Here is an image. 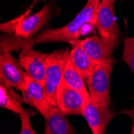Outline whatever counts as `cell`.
<instances>
[{
	"mask_svg": "<svg viewBox=\"0 0 134 134\" xmlns=\"http://www.w3.org/2000/svg\"><path fill=\"white\" fill-rule=\"evenodd\" d=\"M100 1L101 0H87L83 9L69 23L59 28L43 31L35 38V43L66 42L70 43L78 40L85 25L93 24L95 26L97 10Z\"/></svg>",
	"mask_w": 134,
	"mask_h": 134,
	"instance_id": "6da1fadb",
	"label": "cell"
},
{
	"mask_svg": "<svg viewBox=\"0 0 134 134\" xmlns=\"http://www.w3.org/2000/svg\"><path fill=\"white\" fill-rule=\"evenodd\" d=\"M114 0H101L97 10L95 27L110 52L120 43V31L116 20Z\"/></svg>",
	"mask_w": 134,
	"mask_h": 134,
	"instance_id": "7a4b0ae2",
	"label": "cell"
},
{
	"mask_svg": "<svg viewBox=\"0 0 134 134\" xmlns=\"http://www.w3.org/2000/svg\"><path fill=\"white\" fill-rule=\"evenodd\" d=\"M70 51L57 50L48 54L43 88L46 98L52 107H56V93L68 59Z\"/></svg>",
	"mask_w": 134,
	"mask_h": 134,
	"instance_id": "3957f363",
	"label": "cell"
},
{
	"mask_svg": "<svg viewBox=\"0 0 134 134\" xmlns=\"http://www.w3.org/2000/svg\"><path fill=\"white\" fill-rule=\"evenodd\" d=\"M113 67L95 66L90 76L85 80L88 86L90 99L104 108L110 104V78Z\"/></svg>",
	"mask_w": 134,
	"mask_h": 134,
	"instance_id": "277c9868",
	"label": "cell"
},
{
	"mask_svg": "<svg viewBox=\"0 0 134 134\" xmlns=\"http://www.w3.org/2000/svg\"><path fill=\"white\" fill-rule=\"evenodd\" d=\"M27 74L10 52H0V83L23 92Z\"/></svg>",
	"mask_w": 134,
	"mask_h": 134,
	"instance_id": "5b68a950",
	"label": "cell"
},
{
	"mask_svg": "<svg viewBox=\"0 0 134 134\" xmlns=\"http://www.w3.org/2000/svg\"><path fill=\"white\" fill-rule=\"evenodd\" d=\"M89 97L67 86L61 81L56 93V108L65 116H83L85 104Z\"/></svg>",
	"mask_w": 134,
	"mask_h": 134,
	"instance_id": "8992f818",
	"label": "cell"
},
{
	"mask_svg": "<svg viewBox=\"0 0 134 134\" xmlns=\"http://www.w3.org/2000/svg\"><path fill=\"white\" fill-rule=\"evenodd\" d=\"M48 54L33 50L32 47L24 49L19 52V63L25 72L32 80L44 84L46 61Z\"/></svg>",
	"mask_w": 134,
	"mask_h": 134,
	"instance_id": "52a82bcc",
	"label": "cell"
},
{
	"mask_svg": "<svg viewBox=\"0 0 134 134\" xmlns=\"http://www.w3.org/2000/svg\"><path fill=\"white\" fill-rule=\"evenodd\" d=\"M118 113L110 110V108H104L92 102L90 99L85 104L83 116L92 134H104L108 125L114 118Z\"/></svg>",
	"mask_w": 134,
	"mask_h": 134,
	"instance_id": "ba28073f",
	"label": "cell"
},
{
	"mask_svg": "<svg viewBox=\"0 0 134 134\" xmlns=\"http://www.w3.org/2000/svg\"><path fill=\"white\" fill-rule=\"evenodd\" d=\"M22 98L23 103H26L35 108L45 119L49 117L53 107L48 103L43 86L27 76L26 87L22 92Z\"/></svg>",
	"mask_w": 134,
	"mask_h": 134,
	"instance_id": "9c48e42d",
	"label": "cell"
},
{
	"mask_svg": "<svg viewBox=\"0 0 134 134\" xmlns=\"http://www.w3.org/2000/svg\"><path fill=\"white\" fill-rule=\"evenodd\" d=\"M52 11L51 4H47L37 13L31 15L25 14L19 16L15 34L25 38H32L34 34L50 20Z\"/></svg>",
	"mask_w": 134,
	"mask_h": 134,
	"instance_id": "30bf717a",
	"label": "cell"
},
{
	"mask_svg": "<svg viewBox=\"0 0 134 134\" xmlns=\"http://www.w3.org/2000/svg\"><path fill=\"white\" fill-rule=\"evenodd\" d=\"M80 43L95 66L113 67L114 63L113 53L109 52L100 37L88 36L84 40H80Z\"/></svg>",
	"mask_w": 134,
	"mask_h": 134,
	"instance_id": "8fae6325",
	"label": "cell"
},
{
	"mask_svg": "<svg viewBox=\"0 0 134 134\" xmlns=\"http://www.w3.org/2000/svg\"><path fill=\"white\" fill-rule=\"evenodd\" d=\"M70 44L71 48L69 52V59L79 74L86 80L90 76L95 65L84 52L79 39L71 42Z\"/></svg>",
	"mask_w": 134,
	"mask_h": 134,
	"instance_id": "7c38bea8",
	"label": "cell"
},
{
	"mask_svg": "<svg viewBox=\"0 0 134 134\" xmlns=\"http://www.w3.org/2000/svg\"><path fill=\"white\" fill-rule=\"evenodd\" d=\"M43 134H76L73 127L56 107H53L49 117L46 119Z\"/></svg>",
	"mask_w": 134,
	"mask_h": 134,
	"instance_id": "4fadbf2b",
	"label": "cell"
},
{
	"mask_svg": "<svg viewBox=\"0 0 134 134\" xmlns=\"http://www.w3.org/2000/svg\"><path fill=\"white\" fill-rule=\"evenodd\" d=\"M23 103V98L19 96L13 88L0 83V106L18 115H19L24 108H22Z\"/></svg>",
	"mask_w": 134,
	"mask_h": 134,
	"instance_id": "5bb4252c",
	"label": "cell"
},
{
	"mask_svg": "<svg viewBox=\"0 0 134 134\" xmlns=\"http://www.w3.org/2000/svg\"><path fill=\"white\" fill-rule=\"evenodd\" d=\"M62 82L67 86L80 92L86 96H89V92L86 88V84L84 82V79L79 74V72L73 67L71 60L68 59L67 61L65 69L63 74Z\"/></svg>",
	"mask_w": 134,
	"mask_h": 134,
	"instance_id": "9a60e30c",
	"label": "cell"
},
{
	"mask_svg": "<svg viewBox=\"0 0 134 134\" xmlns=\"http://www.w3.org/2000/svg\"><path fill=\"white\" fill-rule=\"evenodd\" d=\"M35 43V39L25 38L17 35H1V51H19L22 52L27 48L32 47Z\"/></svg>",
	"mask_w": 134,
	"mask_h": 134,
	"instance_id": "2e32d148",
	"label": "cell"
},
{
	"mask_svg": "<svg viewBox=\"0 0 134 134\" xmlns=\"http://www.w3.org/2000/svg\"><path fill=\"white\" fill-rule=\"evenodd\" d=\"M121 59L129 67L134 74V36L126 37L124 40V49Z\"/></svg>",
	"mask_w": 134,
	"mask_h": 134,
	"instance_id": "e0dca14e",
	"label": "cell"
},
{
	"mask_svg": "<svg viewBox=\"0 0 134 134\" xmlns=\"http://www.w3.org/2000/svg\"><path fill=\"white\" fill-rule=\"evenodd\" d=\"M31 115L30 110L23 109L22 113L19 115L21 120V130L19 134H37L33 129L31 122Z\"/></svg>",
	"mask_w": 134,
	"mask_h": 134,
	"instance_id": "ac0fdd59",
	"label": "cell"
},
{
	"mask_svg": "<svg viewBox=\"0 0 134 134\" xmlns=\"http://www.w3.org/2000/svg\"><path fill=\"white\" fill-rule=\"evenodd\" d=\"M125 113L128 115L132 120V127H131L130 134H134V106L131 109H129V110H127Z\"/></svg>",
	"mask_w": 134,
	"mask_h": 134,
	"instance_id": "d6986e66",
	"label": "cell"
},
{
	"mask_svg": "<svg viewBox=\"0 0 134 134\" xmlns=\"http://www.w3.org/2000/svg\"><path fill=\"white\" fill-rule=\"evenodd\" d=\"M42 1H45V0H34V1H33V3L35 4V3H38L42 2Z\"/></svg>",
	"mask_w": 134,
	"mask_h": 134,
	"instance_id": "ffe728a7",
	"label": "cell"
},
{
	"mask_svg": "<svg viewBox=\"0 0 134 134\" xmlns=\"http://www.w3.org/2000/svg\"><path fill=\"white\" fill-rule=\"evenodd\" d=\"M114 1H116V0H114Z\"/></svg>",
	"mask_w": 134,
	"mask_h": 134,
	"instance_id": "44dd1931",
	"label": "cell"
}]
</instances>
